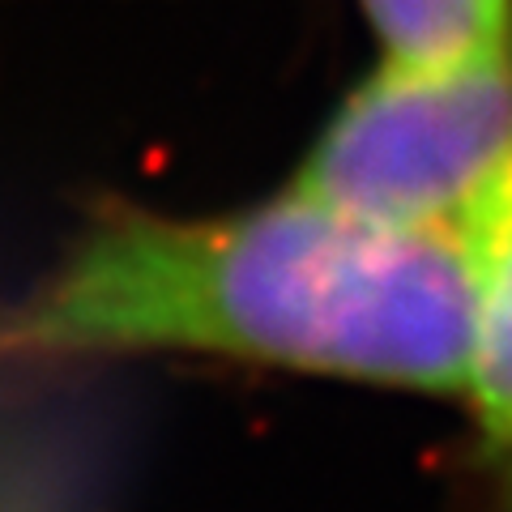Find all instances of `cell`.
Wrapping results in <instances>:
<instances>
[{
	"instance_id": "obj_1",
	"label": "cell",
	"mask_w": 512,
	"mask_h": 512,
	"mask_svg": "<svg viewBox=\"0 0 512 512\" xmlns=\"http://www.w3.org/2000/svg\"><path fill=\"white\" fill-rule=\"evenodd\" d=\"M470 303L466 231L384 227L291 188L210 218L99 222L0 312V363L180 350L457 393Z\"/></svg>"
},
{
	"instance_id": "obj_2",
	"label": "cell",
	"mask_w": 512,
	"mask_h": 512,
	"mask_svg": "<svg viewBox=\"0 0 512 512\" xmlns=\"http://www.w3.org/2000/svg\"><path fill=\"white\" fill-rule=\"evenodd\" d=\"M512 167V47L457 64H397L320 128L299 192L367 222L466 231Z\"/></svg>"
},
{
	"instance_id": "obj_3",
	"label": "cell",
	"mask_w": 512,
	"mask_h": 512,
	"mask_svg": "<svg viewBox=\"0 0 512 512\" xmlns=\"http://www.w3.org/2000/svg\"><path fill=\"white\" fill-rule=\"evenodd\" d=\"M466 248L474 286L466 393L483 453L512 470V180H500L474 214Z\"/></svg>"
},
{
	"instance_id": "obj_4",
	"label": "cell",
	"mask_w": 512,
	"mask_h": 512,
	"mask_svg": "<svg viewBox=\"0 0 512 512\" xmlns=\"http://www.w3.org/2000/svg\"><path fill=\"white\" fill-rule=\"evenodd\" d=\"M359 5L397 64H457L512 47V0H359Z\"/></svg>"
},
{
	"instance_id": "obj_5",
	"label": "cell",
	"mask_w": 512,
	"mask_h": 512,
	"mask_svg": "<svg viewBox=\"0 0 512 512\" xmlns=\"http://www.w3.org/2000/svg\"><path fill=\"white\" fill-rule=\"evenodd\" d=\"M504 180H512V167H508V175H504Z\"/></svg>"
}]
</instances>
